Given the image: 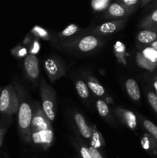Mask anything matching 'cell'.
I'll use <instances>...</instances> for the list:
<instances>
[{"mask_svg": "<svg viewBox=\"0 0 157 158\" xmlns=\"http://www.w3.org/2000/svg\"><path fill=\"white\" fill-rule=\"evenodd\" d=\"M105 43L103 37L87 33L77 35L72 38L58 43V47L76 53H89L101 47Z\"/></svg>", "mask_w": 157, "mask_h": 158, "instance_id": "obj_1", "label": "cell"}, {"mask_svg": "<svg viewBox=\"0 0 157 158\" xmlns=\"http://www.w3.org/2000/svg\"><path fill=\"white\" fill-rule=\"evenodd\" d=\"M42 100V108L45 114L51 122L55 119V106H56V94L55 91L46 80L42 79L39 88Z\"/></svg>", "mask_w": 157, "mask_h": 158, "instance_id": "obj_2", "label": "cell"}, {"mask_svg": "<svg viewBox=\"0 0 157 158\" xmlns=\"http://www.w3.org/2000/svg\"><path fill=\"white\" fill-rule=\"evenodd\" d=\"M19 100L15 88L12 84L6 86L0 93V113L12 115L18 112Z\"/></svg>", "mask_w": 157, "mask_h": 158, "instance_id": "obj_3", "label": "cell"}, {"mask_svg": "<svg viewBox=\"0 0 157 158\" xmlns=\"http://www.w3.org/2000/svg\"><path fill=\"white\" fill-rule=\"evenodd\" d=\"M32 111L30 104L26 101L19 103L18 110V125L20 132L26 140L32 139L31 123H32Z\"/></svg>", "mask_w": 157, "mask_h": 158, "instance_id": "obj_4", "label": "cell"}, {"mask_svg": "<svg viewBox=\"0 0 157 158\" xmlns=\"http://www.w3.org/2000/svg\"><path fill=\"white\" fill-rule=\"evenodd\" d=\"M43 66L48 78L52 83L66 74V69L63 62L55 56L46 58L43 63Z\"/></svg>", "mask_w": 157, "mask_h": 158, "instance_id": "obj_5", "label": "cell"}, {"mask_svg": "<svg viewBox=\"0 0 157 158\" xmlns=\"http://www.w3.org/2000/svg\"><path fill=\"white\" fill-rule=\"evenodd\" d=\"M126 23H127V18L109 20V21L95 26L91 30H89L87 33L101 37L108 36V35H111L115 32H119V31L122 30L125 27Z\"/></svg>", "mask_w": 157, "mask_h": 158, "instance_id": "obj_6", "label": "cell"}, {"mask_svg": "<svg viewBox=\"0 0 157 158\" xmlns=\"http://www.w3.org/2000/svg\"><path fill=\"white\" fill-rule=\"evenodd\" d=\"M133 12L132 11L127 9L122 3L118 1H115L111 3L106 8V11L103 14V19L109 20L126 19Z\"/></svg>", "mask_w": 157, "mask_h": 158, "instance_id": "obj_7", "label": "cell"}, {"mask_svg": "<svg viewBox=\"0 0 157 158\" xmlns=\"http://www.w3.org/2000/svg\"><path fill=\"white\" fill-rule=\"evenodd\" d=\"M49 129H52L51 121L46 117L42 108L37 106L32 113L31 132Z\"/></svg>", "mask_w": 157, "mask_h": 158, "instance_id": "obj_8", "label": "cell"}, {"mask_svg": "<svg viewBox=\"0 0 157 158\" xmlns=\"http://www.w3.org/2000/svg\"><path fill=\"white\" fill-rule=\"evenodd\" d=\"M24 69L27 78L30 81H36L39 76V66L37 56L33 54H28L24 59Z\"/></svg>", "mask_w": 157, "mask_h": 158, "instance_id": "obj_9", "label": "cell"}, {"mask_svg": "<svg viewBox=\"0 0 157 158\" xmlns=\"http://www.w3.org/2000/svg\"><path fill=\"white\" fill-rule=\"evenodd\" d=\"M157 39V26L143 29L136 35V46L139 49H144L155 42Z\"/></svg>", "mask_w": 157, "mask_h": 158, "instance_id": "obj_10", "label": "cell"}, {"mask_svg": "<svg viewBox=\"0 0 157 158\" xmlns=\"http://www.w3.org/2000/svg\"><path fill=\"white\" fill-rule=\"evenodd\" d=\"M115 112L120 121L126 125L129 129L133 131L136 128L137 118L133 112L121 107H117Z\"/></svg>", "mask_w": 157, "mask_h": 158, "instance_id": "obj_11", "label": "cell"}, {"mask_svg": "<svg viewBox=\"0 0 157 158\" xmlns=\"http://www.w3.org/2000/svg\"><path fill=\"white\" fill-rule=\"evenodd\" d=\"M53 130H42L32 132V140L36 144L49 145L53 140Z\"/></svg>", "mask_w": 157, "mask_h": 158, "instance_id": "obj_12", "label": "cell"}, {"mask_svg": "<svg viewBox=\"0 0 157 158\" xmlns=\"http://www.w3.org/2000/svg\"><path fill=\"white\" fill-rule=\"evenodd\" d=\"M74 121L81 135L84 138L90 139L92 137V127L87 124L84 117L79 113H75L74 115Z\"/></svg>", "mask_w": 157, "mask_h": 158, "instance_id": "obj_13", "label": "cell"}, {"mask_svg": "<svg viewBox=\"0 0 157 158\" xmlns=\"http://www.w3.org/2000/svg\"><path fill=\"white\" fill-rule=\"evenodd\" d=\"M137 63L142 68L152 71L157 66L156 59H152L149 56L146 55L144 52H140L137 54Z\"/></svg>", "mask_w": 157, "mask_h": 158, "instance_id": "obj_14", "label": "cell"}, {"mask_svg": "<svg viewBox=\"0 0 157 158\" xmlns=\"http://www.w3.org/2000/svg\"><path fill=\"white\" fill-rule=\"evenodd\" d=\"M126 89L128 95L134 101H139L141 98V92L139 86L135 80L130 78L126 81Z\"/></svg>", "mask_w": 157, "mask_h": 158, "instance_id": "obj_15", "label": "cell"}, {"mask_svg": "<svg viewBox=\"0 0 157 158\" xmlns=\"http://www.w3.org/2000/svg\"><path fill=\"white\" fill-rule=\"evenodd\" d=\"M83 31V29L77 25L72 23V24L69 25L67 27L65 28L63 30H62L57 35V38L60 40H66L68 39L72 38V37L78 35L79 32Z\"/></svg>", "mask_w": 157, "mask_h": 158, "instance_id": "obj_16", "label": "cell"}, {"mask_svg": "<svg viewBox=\"0 0 157 158\" xmlns=\"http://www.w3.org/2000/svg\"><path fill=\"white\" fill-rule=\"evenodd\" d=\"M157 26V7L152 9L151 12H149L146 16L144 17L143 20L140 22L139 27L141 29H146V28L153 27Z\"/></svg>", "mask_w": 157, "mask_h": 158, "instance_id": "obj_17", "label": "cell"}, {"mask_svg": "<svg viewBox=\"0 0 157 158\" xmlns=\"http://www.w3.org/2000/svg\"><path fill=\"white\" fill-rule=\"evenodd\" d=\"M87 85L89 89L98 97H103L105 95V88L95 80L94 77H89L87 78Z\"/></svg>", "mask_w": 157, "mask_h": 158, "instance_id": "obj_18", "label": "cell"}, {"mask_svg": "<svg viewBox=\"0 0 157 158\" xmlns=\"http://www.w3.org/2000/svg\"><path fill=\"white\" fill-rule=\"evenodd\" d=\"M75 89L77 94L81 98L88 99L89 97V89L88 87L87 83H85L83 80H77L75 82Z\"/></svg>", "mask_w": 157, "mask_h": 158, "instance_id": "obj_19", "label": "cell"}, {"mask_svg": "<svg viewBox=\"0 0 157 158\" xmlns=\"http://www.w3.org/2000/svg\"><path fill=\"white\" fill-rule=\"evenodd\" d=\"M140 120L142 122V124H143V127L145 130L148 131L150 135H152V137L155 139L157 140V126L154 123H152L150 120H147V119L144 118V117H140Z\"/></svg>", "mask_w": 157, "mask_h": 158, "instance_id": "obj_20", "label": "cell"}, {"mask_svg": "<svg viewBox=\"0 0 157 158\" xmlns=\"http://www.w3.org/2000/svg\"><path fill=\"white\" fill-rule=\"evenodd\" d=\"M95 106H96L97 111H98L99 114L103 118L106 119L109 117L110 115V110L108 106L107 103L103 100H98L95 102Z\"/></svg>", "mask_w": 157, "mask_h": 158, "instance_id": "obj_21", "label": "cell"}, {"mask_svg": "<svg viewBox=\"0 0 157 158\" xmlns=\"http://www.w3.org/2000/svg\"><path fill=\"white\" fill-rule=\"evenodd\" d=\"M146 95L149 104L157 115V95L154 92L153 89L151 88H147L146 89Z\"/></svg>", "mask_w": 157, "mask_h": 158, "instance_id": "obj_22", "label": "cell"}, {"mask_svg": "<svg viewBox=\"0 0 157 158\" xmlns=\"http://www.w3.org/2000/svg\"><path fill=\"white\" fill-rule=\"evenodd\" d=\"M31 32L35 37L42 39V40H49L51 38L49 32L46 29H45L44 28H42L38 26H34L32 29V30H31Z\"/></svg>", "mask_w": 157, "mask_h": 158, "instance_id": "obj_23", "label": "cell"}, {"mask_svg": "<svg viewBox=\"0 0 157 158\" xmlns=\"http://www.w3.org/2000/svg\"><path fill=\"white\" fill-rule=\"evenodd\" d=\"M116 1L119 2L132 12H134L138 9L139 6H140V2H141V0H116Z\"/></svg>", "mask_w": 157, "mask_h": 158, "instance_id": "obj_24", "label": "cell"}, {"mask_svg": "<svg viewBox=\"0 0 157 158\" xmlns=\"http://www.w3.org/2000/svg\"><path fill=\"white\" fill-rule=\"evenodd\" d=\"M91 138H92V146L95 147V148H98L101 145V143H100V134L97 131L95 127H93L92 128V137H91Z\"/></svg>", "mask_w": 157, "mask_h": 158, "instance_id": "obj_25", "label": "cell"}, {"mask_svg": "<svg viewBox=\"0 0 157 158\" xmlns=\"http://www.w3.org/2000/svg\"><path fill=\"white\" fill-rule=\"evenodd\" d=\"M39 49H40L39 43H38V42L37 41V40H35V41L32 42V43L30 45V46H29V52L30 54H33V55H35V54H36L37 52L39 51Z\"/></svg>", "mask_w": 157, "mask_h": 158, "instance_id": "obj_26", "label": "cell"}, {"mask_svg": "<svg viewBox=\"0 0 157 158\" xmlns=\"http://www.w3.org/2000/svg\"><path fill=\"white\" fill-rule=\"evenodd\" d=\"M149 79L151 86L152 87V89H153L154 92L157 95V75L156 74H153V75L150 76Z\"/></svg>", "mask_w": 157, "mask_h": 158, "instance_id": "obj_27", "label": "cell"}, {"mask_svg": "<svg viewBox=\"0 0 157 158\" xmlns=\"http://www.w3.org/2000/svg\"><path fill=\"white\" fill-rule=\"evenodd\" d=\"M89 151H90L91 155H92V158H103V157H102V155L100 154V153L99 152V151L97 150L96 148H95V147L91 145L89 148Z\"/></svg>", "mask_w": 157, "mask_h": 158, "instance_id": "obj_28", "label": "cell"}, {"mask_svg": "<svg viewBox=\"0 0 157 158\" xmlns=\"http://www.w3.org/2000/svg\"><path fill=\"white\" fill-rule=\"evenodd\" d=\"M80 154L83 158H92L89 148H86V147H82L80 149Z\"/></svg>", "mask_w": 157, "mask_h": 158, "instance_id": "obj_29", "label": "cell"}, {"mask_svg": "<svg viewBox=\"0 0 157 158\" xmlns=\"http://www.w3.org/2000/svg\"><path fill=\"white\" fill-rule=\"evenodd\" d=\"M16 49H18V51L16 50V52H13V54H16L17 56H18V57H22V56H26V48L18 47V48H16Z\"/></svg>", "mask_w": 157, "mask_h": 158, "instance_id": "obj_30", "label": "cell"}, {"mask_svg": "<svg viewBox=\"0 0 157 158\" xmlns=\"http://www.w3.org/2000/svg\"><path fill=\"white\" fill-rule=\"evenodd\" d=\"M6 132V128H0V147H1L2 144L3 137H4Z\"/></svg>", "mask_w": 157, "mask_h": 158, "instance_id": "obj_31", "label": "cell"}, {"mask_svg": "<svg viewBox=\"0 0 157 158\" xmlns=\"http://www.w3.org/2000/svg\"><path fill=\"white\" fill-rule=\"evenodd\" d=\"M152 1V0H141V2H140V7H144V6H147V5H149Z\"/></svg>", "mask_w": 157, "mask_h": 158, "instance_id": "obj_32", "label": "cell"}, {"mask_svg": "<svg viewBox=\"0 0 157 158\" xmlns=\"http://www.w3.org/2000/svg\"><path fill=\"white\" fill-rule=\"evenodd\" d=\"M157 7V0H152V3L149 6V9H154Z\"/></svg>", "mask_w": 157, "mask_h": 158, "instance_id": "obj_33", "label": "cell"}, {"mask_svg": "<svg viewBox=\"0 0 157 158\" xmlns=\"http://www.w3.org/2000/svg\"><path fill=\"white\" fill-rule=\"evenodd\" d=\"M148 46L152 48V49H153L155 51H156V52H157V41L156 40H155V42H153L152 43H151V44Z\"/></svg>", "mask_w": 157, "mask_h": 158, "instance_id": "obj_34", "label": "cell"}, {"mask_svg": "<svg viewBox=\"0 0 157 158\" xmlns=\"http://www.w3.org/2000/svg\"><path fill=\"white\" fill-rule=\"evenodd\" d=\"M100 1H101V2L103 3L104 7H108V5H109V1H110V0H100Z\"/></svg>", "mask_w": 157, "mask_h": 158, "instance_id": "obj_35", "label": "cell"}, {"mask_svg": "<svg viewBox=\"0 0 157 158\" xmlns=\"http://www.w3.org/2000/svg\"><path fill=\"white\" fill-rule=\"evenodd\" d=\"M156 41H157V39H156Z\"/></svg>", "mask_w": 157, "mask_h": 158, "instance_id": "obj_36", "label": "cell"}]
</instances>
